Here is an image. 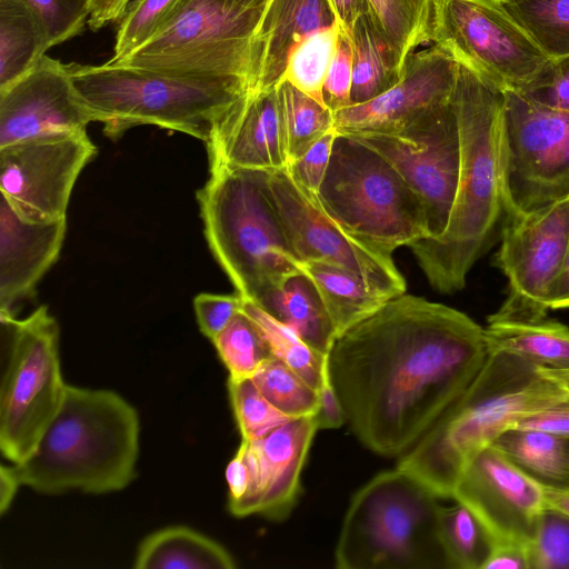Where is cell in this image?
Listing matches in <instances>:
<instances>
[{
	"label": "cell",
	"instance_id": "1",
	"mask_svg": "<svg viewBox=\"0 0 569 569\" xmlns=\"http://www.w3.org/2000/svg\"><path fill=\"white\" fill-rule=\"evenodd\" d=\"M488 357L485 328L466 313L402 293L336 339L328 370L350 430L393 458L423 437Z\"/></svg>",
	"mask_w": 569,
	"mask_h": 569
},
{
	"label": "cell",
	"instance_id": "2",
	"mask_svg": "<svg viewBox=\"0 0 569 569\" xmlns=\"http://www.w3.org/2000/svg\"><path fill=\"white\" fill-rule=\"evenodd\" d=\"M502 92L460 66L452 96L460 137L458 188L445 232L409 248L429 284L461 290L483 252L503 208L499 132Z\"/></svg>",
	"mask_w": 569,
	"mask_h": 569
},
{
	"label": "cell",
	"instance_id": "3",
	"mask_svg": "<svg viewBox=\"0 0 569 569\" xmlns=\"http://www.w3.org/2000/svg\"><path fill=\"white\" fill-rule=\"evenodd\" d=\"M569 393L542 368L507 352H491L463 393L403 456L400 468L451 498L463 466L521 417Z\"/></svg>",
	"mask_w": 569,
	"mask_h": 569
},
{
	"label": "cell",
	"instance_id": "4",
	"mask_svg": "<svg viewBox=\"0 0 569 569\" xmlns=\"http://www.w3.org/2000/svg\"><path fill=\"white\" fill-rule=\"evenodd\" d=\"M140 420L117 392L67 385L63 402L32 455L12 469L42 495L124 489L136 476Z\"/></svg>",
	"mask_w": 569,
	"mask_h": 569
},
{
	"label": "cell",
	"instance_id": "5",
	"mask_svg": "<svg viewBox=\"0 0 569 569\" xmlns=\"http://www.w3.org/2000/svg\"><path fill=\"white\" fill-rule=\"evenodd\" d=\"M198 193L208 246L243 299L261 306L301 261L288 241L263 170L212 166Z\"/></svg>",
	"mask_w": 569,
	"mask_h": 569
},
{
	"label": "cell",
	"instance_id": "6",
	"mask_svg": "<svg viewBox=\"0 0 569 569\" xmlns=\"http://www.w3.org/2000/svg\"><path fill=\"white\" fill-rule=\"evenodd\" d=\"M79 97L113 140L153 124L209 142L229 107L248 90L234 79L177 76L108 61L67 64Z\"/></svg>",
	"mask_w": 569,
	"mask_h": 569
},
{
	"label": "cell",
	"instance_id": "7",
	"mask_svg": "<svg viewBox=\"0 0 569 569\" xmlns=\"http://www.w3.org/2000/svg\"><path fill=\"white\" fill-rule=\"evenodd\" d=\"M439 499L400 468L377 475L352 497L335 550L336 567L449 568L438 535Z\"/></svg>",
	"mask_w": 569,
	"mask_h": 569
},
{
	"label": "cell",
	"instance_id": "8",
	"mask_svg": "<svg viewBox=\"0 0 569 569\" xmlns=\"http://www.w3.org/2000/svg\"><path fill=\"white\" fill-rule=\"evenodd\" d=\"M316 197L348 233L386 254L430 237L412 188L389 161L352 137L338 133Z\"/></svg>",
	"mask_w": 569,
	"mask_h": 569
},
{
	"label": "cell",
	"instance_id": "9",
	"mask_svg": "<svg viewBox=\"0 0 569 569\" xmlns=\"http://www.w3.org/2000/svg\"><path fill=\"white\" fill-rule=\"evenodd\" d=\"M263 9L240 10L229 0H180L149 41L112 62L177 76L234 79L250 89Z\"/></svg>",
	"mask_w": 569,
	"mask_h": 569
},
{
	"label": "cell",
	"instance_id": "10",
	"mask_svg": "<svg viewBox=\"0 0 569 569\" xmlns=\"http://www.w3.org/2000/svg\"><path fill=\"white\" fill-rule=\"evenodd\" d=\"M9 357L0 389V449L13 465L29 458L58 413L67 390L59 326L46 306L24 319L2 318Z\"/></svg>",
	"mask_w": 569,
	"mask_h": 569
},
{
	"label": "cell",
	"instance_id": "11",
	"mask_svg": "<svg viewBox=\"0 0 569 569\" xmlns=\"http://www.w3.org/2000/svg\"><path fill=\"white\" fill-rule=\"evenodd\" d=\"M499 163L508 217L569 198V110L502 93Z\"/></svg>",
	"mask_w": 569,
	"mask_h": 569
},
{
	"label": "cell",
	"instance_id": "12",
	"mask_svg": "<svg viewBox=\"0 0 569 569\" xmlns=\"http://www.w3.org/2000/svg\"><path fill=\"white\" fill-rule=\"evenodd\" d=\"M430 42L502 93L523 92L552 61L499 0H433Z\"/></svg>",
	"mask_w": 569,
	"mask_h": 569
},
{
	"label": "cell",
	"instance_id": "13",
	"mask_svg": "<svg viewBox=\"0 0 569 569\" xmlns=\"http://www.w3.org/2000/svg\"><path fill=\"white\" fill-rule=\"evenodd\" d=\"M263 173L288 241L301 262L346 269L391 297L406 293V280L392 257L348 233L323 210L316 193L292 179L287 167Z\"/></svg>",
	"mask_w": 569,
	"mask_h": 569
},
{
	"label": "cell",
	"instance_id": "14",
	"mask_svg": "<svg viewBox=\"0 0 569 569\" xmlns=\"http://www.w3.org/2000/svg\"><path fill=\"white\" fill-rule=\"evenodd\" d=\"M508 218L496 256L508 278V292L488 321L545 319L569 241V198Z\"/></svg>",
	"mask_w": 569,
	"mask_h": 569
},
{
	"label": "cell",
	"instance_id": "15",
	"mask_svg": "<svg viewBox=\"0 0 569 569\" xmlns=\"http://www.w3.org/2000/svg\"><path fill=\"white\" fill-rule=\"evenodd\" d=\"M373 149L401 174L421 200L429 238L448 224L460 172V137L452 100L393 134H346Z\"/></svg>",
	"mask_w": 569,
	"mask_h": 569
},
{
	"label": "cell",
	"instance_id": "16",
	"mask_svg": "<svg viewBox=\"0 0 569 569\" xmlns=\"http://www.w3.org/2000/svg\"><path fill=\"white\" fill-rule=\"evenodd\" d=\"M87 131L28 140L0 148V190L24 219H66L74 183L94 158Z\"/></svg>",
	"mask_w": 569,
	"mask_h": 569
},
{
	"label": "cell",
	"instance_id": "17",
	"mask_svg": "<svg viewBox=\"0 0 569 569\" xmlns=\"http://www.w3.org/2000/svg\"><path fill=\"white\" fill-rule=\"evenodd\" d=\"M451 499L469 508L495 541L527 546L546 509L545 489L492 445L463 466Z\"/></svg>",
	"mask_w": 569,
	"mask_h": 569
},
{
	"label": "cell",
	"instance_id": "18",
	"mask_svg": "<svg viewBox=\"0 0 569 569\" xmlns=\"http://www.w3.org/2000/svg\"><path fill=\"white\" fill-rule=\"evenodd\" d=\"M460 66L437 46L406 59L400 80L382 94L333 112L341 134H393L451 102Z\"/></svg>",
	"mask_w": 569,
	"mask_h": 569
},
{
	"label": "cell",
	"instance_id": "19",
	"mask_svg": "<svg viewBox=\"0 0 569 569\" xmlns=\"http://www.w3.org/2000/svg\"><path fill=\"white\" fill-rule=\"evenodd\" d=\"M90 122L92 114L74 89L67 64L46 54L0 90V148L84 132Z\"/></svg>",
	"mask_w": 569,
	"mask_h": 569
},
{
	"label": "cell",
	"instance_id": "20",
	"mask_svg": "<svg viewBox=\"0 0 569 569\" xmlns=\"http://www.w3.org/2000/svg\"><path fill=\"white\" fill-rule=\"evenodd\" d=\"M317 430L315 417H303L290 419L260 439H241L249 486L229 511L236 517L257 513L276 521L286 519L297 505L301 472Z\"/></svg>",
	"mask_w": 569,
	"mask_h": 569
},
{
	"label": "cell",
	"instance_id": "21",
	"mask_svg": "<svg viewBox=\"0 0 569 569\" xmlns=\"http://www.w3.org/2000/svg\"><path fill=\"white\" fill-rule=\"evenodd\" d=\"M206 146L209 167L286 168L289 156L277 87L242 93L221 117Z\"/></svg>",
	"mask_w": 569,
	"mask_h": 569
},
{
	"label": "cell",
	"instance_id": "22",
	"mask_svg": "<svg viewBox=\"0 0 569 569\" xmlns=\"http://www.w3.org/2000/svg\"><path fill=\"white\" fill-rule=\"evenodd\" d=\"M67 230L66 219L37 222L0 201V319L16 318L18 305L57 261Z\"/></svg>",
	"mask_w": 569,
	"mask_h": 569
},
{
	"label": "cell",
	"instance_id": "23",
	"mask_svg": "<svg viewBox=\"0 0 569 569\" xmlns=\"http://www.w3.org/2000/svg\"><path fill=\"white\" fill-rule=\"evenodd\" d=\"M337 22L329 0H269L256 33V68L250 89L277 87L292 49L308 36Z\"/></svg>",
	"mask_w": 569,
	"mask_h": 569
},
{
	"label": "cell",
	"instance_id": "24",
	"mask_svg": "<svg viewBox=\"0 0 569 569\" xmlns=\"http://www.w3.org/2000/svg\"><path fill=\"white\" fill-rule=\"evenodd\" d=\"M136 569H233L229 551L216 540L184 526L147 536L134 558Z\"/></svg>",
	"mask_w": 569,
	"mask_h": 569
},
{
	"label": "cell",
	"instance_id": "25",
	"mask_svg": "<svg viewBox=\"0 0 569 569\" xmlns=\"http://www.w3.org/2000/svg\"><path fill=\"white\" fill-rule=\"evenodd\" d=\"M302 273L315 284L335 327L337 338L378 311L391 296L346 269L301 262Z\"/></svg>",
	"mask_w": 569,
	"mask_h": 569
},
{
	"label": "cell",
	"instance_id": "26",
	"mask_svg": "<svg viewBox=\"0 0 569 569\" xmlns=\"http://www.w3.org/2000/svg\"><path fill=\"white\" fill-rule=\"evenodd\" d=\"M485 335L489 353L507 352L546 370L569 371V327L560 322L488 321Z\"/></svg>",
	"mask_w": 569,
	"mask_h": 569
},
{
	"label": "cell",
	"instance_id": "27",
	"mask_svg": "<svg viewBox=\"0 0 569 569\" xmlns=\"http://www.w3.org/2000/svg\"><path fill=\"white\" fill-rule=\"evenodd\" d=\"M51 48L27 0H0V90L28 73Z\"/></svg>",
	"mask_w": 569,
	"mask_h": 569
},
{
	"label": "cell",
	"instance_id": "28",
	"mask_svg": "<svg viewBox=\"0 0 569 569\" xmlns=\"http://www.w3.org/2000/svg\"><path fill=\"white\" fill-rule=\"evenodd\" d=\"M259 307L315 350L329 355L337 333L315 284L306 274L290 278Z\"/></svg>",
	"mask_w": 569,
	"mask_h": 569
},
{
	"label": "cell",
	"instance_id": "29",
	"mask_svg": "<svg viewBox=\"0 0 569 569\" xmlns=\"http://www.w3.org/2000/svg\"><path fill=\"white\" fill-rule=\"evenodd\" d=\"M546 490L569 491V438L508 429L492 443Z\"/></svg>",
	"mask_w": 569,
	"mask_h": 569
},
{
	"label": "cell",
	"instance_id": "30",
	"mask_svg": "<svg viewBox=\"0 0 569 569\" xmlns=\"http://www.w3.org/2000/svg\"><path fill=\"white\" fill-rule=\"evenodd\" d=\"M353 51L351 104L372 100L392 88L403 68L383 39L367 10L348 34Z\"/></svg>",
	"mask_w": 569,
	"mask_h": 569
},
{
	"label": "cell",
	"instance_id": "31",
	"mask_svg": "<svg viewBox=\"0 0 569 569\" xmlns=\"http://www.w3.org/2000/svg\"><path fill=\"white\" fill-rule=\"evenodd\" d=\"M376 27L403 68L409 54L430 42L433 0H367Z\"/></svg>",
	"mask_w": 569,
	"mask_h": 569
},
{
	"label": "cell",
	"instance_id": "32",
	"mask_svg": "<svg viewBox=\"0 0 569 569\" xmlns=\"http://www.w3.org/2000/svg\"><path fill=\"white\" fill-rule=\"evenodd\" d=\"M438 535L450 569H485L495 539L465 505L440 506Z\"/></svg>",
	"mask_w": 569,
	"mask_h": 569
},
{
	"label": "cell",
	"instance_id": "33",
	"mask_svg": "<svg viewBox=\"0 0 569 569\" xmlns=\"http://www.w3.org/2000/svg\"><path fill=\"white\" fill-rule=\"evenodd\" d=\"M240 310L257 326L273 357L284 362L309 386L319 391L325 379L329 355L315 350L292 329L254 302L243 299Z\"/></svg>",
	"mask_w": 569,
	"mask_h": 569
},
{
	"label": "cell",
	"instance_id": "34",
	"mask_svg": "<svg viewBox=\"0 0 569 569\" xmlns=\"http://www.w3.org/2000/svg\"><path fill=\"white\" fill-rule=\"evenodd\" d=\"M341 33L339 22L301 40L290 52L281 81H287L321 104L323 84ZM327 107V106H326Z\"/></svg>",
	"mask_w": 569,
	"mask_h": 569
},
{
	"label": "cell",
	"instance_id": "35",
	"mask_svg": "<svg viewBox=\"0 0 569 569\" xmlns=\"http://www.w3.org/2000/svg\"><path fill=\"white\" fill-rule=\"evenodd\" d=\"M289 162L333 128V113L287 81L277 86Z\"/></svg>",
	"mask_w": 569,
	"mask_h": 569
},
{
	"label": "cell",
	"instance_id": "36",
	"mask_svg": "<svg viewBox=\"0 0 569 569\" xmlns=\"http://www.w3.org/2000/svg\"><path fill=\"white\" fill-rule=\"evenodd\" d=\"M505 6L551 60L569 56V0H509Z\"/></svg>",
	"mask_w": 569,
	"mask_h": 569
},
{
	"label": "cell",
	"instance_id": "37",
	"mask_svg": "<svg viewBox=\"0 0 569 569\" xmlns=\"http://www.w3.org/2000/svg\"><path fill=\"white\" fill-rule=\"evenodd\" d=\"M251 379L264 398L290 419L317 415L319 391L278 358L268 359Z\"/></svg>",
	"mask_w": 569,
	"mask_h": 569
},
{
	"label": "cell",
	"instance_id": "38",
	"mask_svg": "<svg viewBox=\"0 0 569 569\" xmlns=\"http://www.w3.org/2000/svg\"><path fill=\"white\" fill-rule=\"evenodd\" d=\"M212 343L230 379L251 378L273 357L257 326L241 310Z\"/></svg>",
	"mask_w": 569,
	"mask_h": 569
},
{
	"label": "cell",
	"instance_id": "39",
	"mask_svg": "<svg viewBox=\"0 0 569 569\" xmlns=\"http://www.w3.org/2000/svg\"><path fill=\"white\" fill-rule=\"evenodd\" d=\"M228 392L242 440H257L290 420L259 391L251 378H228Z\"/></svg>",
	"mask_w": 569,
	"mask_h": 569
},
{
	"label": "cell",
	"instance_id": "40",
	"mask_svg": "<svg viewBox=\"0 0 569 569\" xmlns=\"http://www.w3.org/2000/svg\"><path fill=\"white\" fill-rule=\"evenodd\" d=\"M180 0H142L119 20L114 53L119 61L149 41L168 21Z\"/></svg>",
	"mask_w": 569,
	"mask_h": 569
},
{
	"label": "cell",
	"instance_id": "41",
	"mask_svg": "<svg viewBox=\"0 0 569 569\" xmlns=\"http://www.w3.org/2000/svg\"><path fill=\"white\" fill-rule=\"evenodd\" d=\"M528 551L530 569H569V515L546 507Z\"/></svg>",
	"mask_w": 569,
	"mask_h": 569
},
{
	"label": "cell",
	"instance_id": "42",
	"mask_svg": "<svg viewBox=\"0 0 569 569\" xmlns=\"http://www.w3.org/2000/svg\"><path fill=\"white\" fill-rule=\"evenodd\" d=\"M44 24L50 47L77 36L88 22L91 0H27Z\"/></svg>",
	"mask_w": 569,
	"mask_h": 569
},
{
	"label": "cell",
	"instance_id": "43",
	"mask_svg": "<svg viewBox=\"0 0 569 569\" xmlns=\"http://www.w3.org/2000/svg\"><path fill=\"white\" fill-rule=\"evenodd\" d=\"M353 51L350 38L341 30L338 48L323 84V101L333 113L351 106Z\"/></svg>",
	"mask_w": 569,
	"mask_h": 569
},
{
	"label": "cell",
	"instance_id": "44",
	"mask_svg": "<svg viewBox=\"0 0 569 569\" xmlns=\"http://www.w3.org/2000/svg\"><path fill=\"white\" fill-rule=\"evenodd\" d=\"M337 136L333 127L287 166L292 179L312 193L317 194L325 179Z\"/></svg>",
	"mask_w": 569,
	"mask_h": 569
},
{
	"label": "cell",
	"instance_id": "45",
	"mask_svg": "<svg viewBox=\"0 0 569 569\" xmlns=\"http://www.w3.org/2000/svg\"><path fill=\"white\" fill-rule=\"evenodd\" d=\"M242 297L236 295L199 293L193 299V308L200 331L211 341L240 312Z\"/></svg>",
	"mask_w": 569,
	"mask_h": 569
},
{
	"label": "cell",
	"instance_id": "46",
	"mask_svg": "<svg viewBox=\"0 0 569 569\" xmlns=\"http://www.w3.org/2000/svg\"><path fill=\"white\" fill-rule=\"evenodd\" d=\"M521 93L541 103L569 110V56L552 60Z\"/></svg>",
	"mask_w": 569,
	"mask_h": 569
},
{
	"label": "cell",
	"instance_id": "47",
	"mask_svg": "<svg viewBox=\"0 0 569 569\" xmlns=\"http://www.w3.org/2000/svg\"><path fill=\"white\" fill-rule=\"evenodd\" d=\"M512 428L543 431L569 438V396L519 418Z\"/></svg>",
	"mask_w": 569,
	"mask_h": 569
},
{
	"label": "cell",
	"instance_id": "48",
	"mask_svg": "<svg viewBox=\"0 0 569 569\" xmlns=\"http://www.w3.org/2000/svg\"><path fill=\"white\" fill-rule=\"evenodd\" d=\"M320 403L315 416L318 429H338L347 422L339 396L331 382L327 367L322 386L319 390Z\"/></svg>",
	"mask_w": 569,
	"mask_h": 569
},
{
	"label": "cell",
	"instance_id": "49",
	"mask_svg": "<svg viewBox=\"0 0 569 569\" xmlns=\"http://www.w3.org/2000/svg\"><path fill=\"white\" fill-rule=\"evenodd\" d=\"M530 569L528 546L511 541H495L485 569Z\"/></svg>",
	"mask_w": 569,
	"mask_h": 569
},
{
	"label": "cell",
	"instance_id": "50",
	"mask_svg": "<svg viewBox=\"0 0 569 569\" xmlns=\"http://www.w3.org/2000/svg\"><path fill=\"white\" fill-rule=\"evenodd\" d=\"M226 479L229 488L228 508L239 502L249 486V470L244 456V446L241 442L236 455L226 469Z\"/></svg>",
	"mask_w": 569,
	"mask_h": 569
},
{
	"label": "cell",
	"instance_id": "51",
	"mask_svg": "<svg viewBox=\"0 0 569 569\" xmlns=\"http://www.w3.org/2000/svg\"><path fill=\"white\" fill-rule=\"evenodd\" d=\"M128 0H91V13L88 24L98 30L104 24L120 20Z\"/></svg>",
	"mask_w": 569,
	"mask_h": 569
},
{
	"label": "cell",
	"instance_id": "52",
	"mask_svg": "<svg viewBox=\"0 0 569 569\" xmlns=\"http://www.w3.org/2000/svg\"><path fill=\"white\" fill-rule=\"evenodd\" d=\"M341 30L349 34L357 19L367 10V0H329Z\"/></svg>",
	"mask_w": 569,
	"mask_h": 569
},
{
	"label": "cell",
	"instance_id": "53",
	"mask_svg": "<svg viewBox=\"0 0 569 569\" xmlns=\"http://www.w3.org/2000/svg\"><path fill=\"white\" fill-rule=\"evenodd\" d=\"M549 308H569V241L560 272L550 288Z\"/></svg>",
	"mask_w": 569,
	"mask_h": 569
},
{
	"label": "cell",
	"instance_id": "54",
	"mask_svg": "<svg viewBox=\"0 0 569 569\" xmlns=\"http://www.w3.org/2000/svg\"><path fill=\"white\" fill-rule=\"evenodd\" d=\"M21 486L12 466L2 465L0 468V513L3 515L11 506Z\"/></svg>",
	"mask_w": 569,
	"mask_h": 569
},
{
	"label": "cell",
	"instance_id": "55",
	"mask_svg": "<svg viewBox=\"0 0 569 569\" xmlns=\"http://www.w3.org/2000/svg\"><path fill=\"white\" fill-rule=\"evenodd\" d=\"M546 507L569 515V491H553L545 489Z\"/></svg>",
	"mask_w": 569,
	"mask_h": 569
},
{
	"label": "cell",
	"instance_id": "56",
	"mask_svg": "<svg viewBox=\"0 0 569 569\" xmlns=\"http://www.w3.org/2000/svg\"><path fill=\"white\" fill-rule=\"evenodd\" d=\"M232 6L240 10L263 9L269 0H229Z\"/></svg>",
	"mask_w": 569,
	"mask_h": 569
},
{
	"label": "cell",
	"instance_id": "57",
	"mask_svg": "<svg viewBox=\"0 0 569 569\" xmlns=\"http://www.w3.org/2000/svg\"><path fill=\"white\" fill-rule=\"evenodd\" d=\"M543 371L555 379L557 382H559L565 390L569 393V371H550L543 369Z\"/></svg>",
	"mask_w": 569,
	"mask_h": 569
},
{
	"label": "cell",
	"instance_id": "58",
	"mask_svg": "<svg viewBox=\"0 0 569 569\" xmlns=\"http://www.w3.org/2000/svg\"><path fill=\"white\" fill-rule=\"evenodd\" d=\"M141 1L142 0H128L127 4H126V8H124V11H123V14H126V13L130 12L131 10H133Z\"/></svg>",
	"mask_w": 569,
	"mask_h": 569
},
{
	"label": "cell",
	"instance_id": "59",
	"mask_svg": "<svg viewBox=\"0 0 569 569\" xmlns=\"http://www.w3.org/2000/svg\"><path fill=\"white\" fill-rule=\"evenodd\" d=\"M499 1H501V2H503V3H505V2H507V1H509V0H499Z\"/></svg>",
	"mask_w": 569,
	"mask_h": 569
}]
</instances>
